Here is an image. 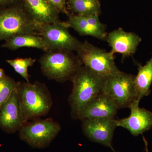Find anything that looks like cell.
Listing matches in <instances>:
<instances>
[{
  "instance_id": "6da1fadb",
  "label": "cell",
  "mask_w": 152,
  "mask_h": 152,
  "mask_svg": "<svg viewBox=\"0 0 152 152\" xmlns=\"http://www.w3.org/2000/svg\"><path fill=\"white\" fill-rule=\"evenodd\" d=\"M104 80L86 66L79 68L70 80L73 88L69 102L73 118L78 119L85 106L102 93Z\"/></svg>"
},
{
  "instance_id": "7a4b0ae2",
  "label": "cell",
  "mask_w": 152,
  "mask_h": 152,
  "mask_svg": "<svg viewBox=\"0 0 152 152\" xmlns=\"http://www.w3.org/2000/svg\"><path fill=\"white\" fill-rule=\"evenodd\" d=\"M16 90L24 124L46 115L50 110L51 96L43 84L18 82Z\"/></svg>"
},
{
  "instance_id": "3957f363",
  "label": "cell",
  "mask_w": 152,
  "mask_h": 152,
  "mask_svg": "<svg viewBox=\"0 0 152 152\" xmlns=\"http://www.w3.org/2000/svg\"><path fill=\"white\" fill-rule=\"evenodd\" d=\"M40 26L30 16L22 1L0 7V42L18 35L39 34Z\"/></svg>"
},
{
  "instance_id": "277c9868",
  "label": "cell",
  "mask_w": 152,
  "mask_h": 152,
  "mask_svg": "<svg viewBox=\"0 0 152 152\" xmlns=\"http://www.w3.org/2000/svg\"><path fill=\"white\" fill-rule=\"evenodd\" d=\"M43 73L56 81L70 80L83 64L72 52L48 51L39 60Z\"/></svg>"
},
{
  "instance_id": "5b68a950",
  "label": "cell",
  "mask_w": 152,
  "mask_h": 152,
  "mask_svg": "<svg viewBox=\"0 0 152 152\" xmlns=\"http://www.w3.org/2000/svg\"><path fill=\"white\" fill-rule=\"evenodd\" d=\"M76 53L83 65L104 79L121 72L116 65L113 54L95 46L87 41L82 43Z\"/></svg>"
},
{
  "instance_id": "8992f818",
  "label": "cell",
  "mask_w": 152,
  "mask_h": 152,
  "mask_svg": "<svg viewBox=\"0 0 152 152\" xmlns=\"http://www.w3.org/2000/svg\"><path fill=\"white\" fill-rule=\"evenodd\" d=\"M61 130L51 118L35 119L24 123L19 130L20 138L30 146L44 148L48 146Z\"/></svg>"
},
{
  "instance_id": "52a82bcc",
  "label": "cell",
  "mask_w": 152,
  "mask_h": 152,
  "mask_svg": "<svg viewBox=\"0 0 152 152\" xmlns=\"http://www.w3.org/2000/svg\"><path fill=\"white\" fill-rule=\"evenodd\" d=\"M134 78L133 75L121 72L104 79L102 93L110 97L118 109L129 108L138 100Z\"/></svg>"
},
{
  "instance_id": "ba28073f",
  "label": "cell",
  "mask_w": 152,
  "mask_h": 152,
  "mask_svg": "<svg viewBox=\"0 0 152 152\" xmlns=\"http://www.w3.org/2000/svg\"><path fill=\"white\" fill-rule=\"evenodd\" d=\"M66 23L40 25L39 34L42 37L48 51L77 52L81 42L72 35Z\"/></svg>"
},
{
  "instance_id": "9c48e42d",
  "label": "cell",
  "mask_w": 152,
  "mask_h": 152,
  "mask_svg": "<svg viewBox=\"0 0 152 152\" xmlns=\"http://www.w3.org/2000/svg\"><path fill=\"white\" fill-rule=\"evenodd\" d=\"M83 132L91 140L110 148L114 131L117 127V120L111 119H86L82 120Z\"/></svg>"
},
{
  "instance_id": "30bf717a",
  "label": "cell",
  "mask_w": 152,
  "mask_h": 152,
  "mask_svg": "<svg viewBox=\"0 0 152 152\" xmlns=\"http://www.w3.org/2000/svg\"><path fill=\"white\" fill-rule=\"evenodd\" d=\"M140 102L137 100L129 107L131 110L129 116L117 120V126L128 130L135 137L150 130L152 128V113L140 107Z\"/></svg>"
},
{
  "instance_id": "8fae6325",
  "label": "cell",
  "mask_w": 152,
  "mask_h": 152,
  "mask_svg": "<svg viewBox=\"0 0 152 152\" xmlns=\"http://www.w3.org/2000/svg\"><path fill=\"white\" fill-rule=\"evenodd\" d=\"M23 124L16 88L0 107V128L6 133L13 134L19 131Z\"/></svg>"
},
{
  "instance_id": "7c38bea8",
  "label": "cell",
  "mask_w": 152,
  "mask_h": 152,
  "mask_svg": "<svg viewBox=\"0 0 152 152\" xmlns=\"http://www.w3.org/2000/svg\"><path fill=\"white\" fill-rule=\"evenodd\" d=\"M118 109L110 97L101 93L85 106L78 119L115 118Z\"/></svg>"
},
{
  "instance_id": "4fadbf2b",
  "label": "cell",
  "mask_w": 152,
  "mask_h": 152,
  "mask_svg": "<svg viewBox=\"0 0 152 152\" xmlns=\"http://www.w3.org/2000/svg\"><path fill=\"white\" fill-rule=\"evenodd\" d=\"M105 39L112 48L110 52L112 53H118L122 55L123 58L134 55L142 41L137 34L125 31L122 28L109 33Z\"/></svg>"
},
{
  "instance_id": "5bb4252c",
  "label": "cell",
  "mask_w": 152,
  "mask_h": 152,
  "mask_svg": "<svg viewBox=\"0 0 152 152\" xmlns=\"http://www.w3.org/2000/svg\"><path fill=\"white\" fill-rule=\"evenodd\" d=\"M32 18L39 25L61 22L58 10L48 0H22Z\"/></svg>"
},
{
  "instance_id": "9a60e30c",
  "label": "cell",
  "mask_w": 152,
  "mask_h": 152,
  "mask_svg": "<svg viewBox=\"0 0 152 152\" xmlns=\"http://www.w3.org/2000/svg\"><path fill=\"white\" fill-rule=\"evenodd\" d=\"M1 47L12 50L22 48H32L40 49L45 52L48 51L42 37L34 34L14 36L5 41Z\"/></svg>"
},
{
  "instance_id": "2e32d148",
  "label": "cell",
  "mask_w": 152,
  "mask_h": 152,
  "mask_svg": "<svg viewBox=\"0 0 152 152\" xmlns=\"http://www.w3.org/2000/svg\"><path fill=\"white\" fill-rule=\"evenodd\" d=\"M134 83L138 100L140 101L144 97L150 95L152 83V56L145 65L139 66Z\"/></svg>"
},
{
  "instance_id": "e0dca14e",
  "label": "cell",
  "mask_w": 152,
  "mask_h": 152,
  "mask_svg": "<svg viewBox=\"0 0 152 152\" xmlns=\"http://www.w3.org/2000/svg\"><path fill=\"white\" fill-rule=\"evenodd\" d=\"M69 19L66 23L68 27L72 28L82 35L90 36L99 39H105L107 33L95 28L87 20L86 16L79 15H68Z\"/></svg>"
},
{
  "instance_id": "ac0fdd59",
  "label": "cell",
  "mask_w": 152,
  "mask_h": 152,
  "mask_svg": "<svg viewBox=\"0 0 152 152\" xmlns=\"http://www.w3.org/2000/svg\"><path fill=\"white\" fill-rule=\"evenodd\" d=\"M70 9L79 15L88 16L99 15L101 6L99 0H69Z\"/></svg>"
},
{
  "instance_id": "d6986e66",
  "label": "cell",
  "mask_w": 152,
  "mask_h": 152,
  "mask_svg": "<svg viewBox=\"0 0 152 152\" xmlns=\"http://www.w3.org/2000/svg\"><path fill=\"white\" fill-rule=\"evenodd\" d=\"M6 62L12 67L15 71L19 74L27 83H30L28 68L34 65L35 59L31 58H18L6 60Z\"/></svg>"
},
{
  "instance_id": "ffe728a7",
  "label": "cell",
  "mask_w": 152,
  "mask_h": 152,
  "mask_svg": "<svg viewBox=\"0 0 152 152\" xmlns=\"http://www.w3.org/2000/svg\"><path fill=\"white\" fill-rule=\"evenodd\" d=\"M18 83L10 77L6 75L1 79L0 87V107L10 96L11 94L16 88Z\"/></svg>"
},
{
  "instance_id": "44dd1931",
  "label": "cell",
  "mask_w": 152,
  "mask_h": 152,
  "mask_svg": "<svg viewBox=\"0 0 152 152\" xmlns=\"http://www.w3.org/2000/svg\"><path fill=\"white\" fill-rule=\"evenodd\" d=\"M49 2L53 5L60 12L68 15L66 8V0H48Z\"/></svg>"
},
{
  "instance_id": "7402d4cb",
  "label": "cell",
  "mask_w": 152,
  "mask_h": 152,
  "mask_svg": "<svg viewBox=\"0 0 152 152\" xmlns=\"http://www.w3.org/2000/svg\"><path fill=\"white\" fill-rule=\"evenodd\" d=\"M21 1L22 0H0V7L14 4Z\"/></svg>"
},
{
  "instance_id": "603a6c76",
  "label": "cell",
  "mask_w": 152,
  "mask_h": 152,
  "mask_svg": "<svg viewBox=\"0 0 152 152\" xmlns=\"http://www.w3.org/2000/svg\"><path fill=\"white\" fill-rule=\"evenodd\" d=\"M6 75L5 74L4 71L2 69L0 68V80L3 79Z\"/></svg>"
},
{
  "instance_id": "cb8c5ba5",
  "label": "cell",
  "mask_w": 152,
  "mask_h": 152,
  "mask_svg": "<svg viewBox=\"0 0 152 152\" xmlns=\"http://www.w3.org/2000/svg\"><path fill=\"white\" fill-rule=\"evenodd\" d=\"M144 141H145V146H146V151L147 152H148V148H147V145H148V144H147V142L146 140H145V138H144Z\"/></svg>"
},
{
  "instance_id": "d4e9b609",
  "label": "cell",
  "mask_w": 152,
  "mask_h": 152,
  "mask_svg": "<svg viewBox=\"0 0 152 152\" xmlns=\"http://www.w3.org/2000/svg\"><path fill=\"white\" fill-rule=\"evenodd\" d=\"M1 80H0V87H1Z\"/></svg>"
},
{
  "instance_id": "484cf974",
  "label": "cell",
  "mask_w": 152,
  "mask_h": 152,
  "mask_svg": "<svg viewBox=\"0 0 152 152\" xmlns=\"http://www.w3.org/2000/svg\"></svg>"
},
{
  "instance_id": "4316f807",
  "label": "cell",
  "mask_w": 152,
  "mask_h": 152,
  "mask_svg": "<svg viewBox=\"0 0 152 152\" xmlns=\"http://www.w3.org/2000/svg\"><path fill=\"white\" fill-rule=\"evenodd\" d=\"M66 1H67V0H66Z\"/></svg>"
}]
</instances>
